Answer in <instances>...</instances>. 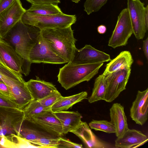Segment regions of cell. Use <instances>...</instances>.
<instances>
[{
    "label": "cell",
    "instance_id": "obj_1",
    "mask_svg": "<svg viewBox=\"0 0 148 148\" xmlns=\"http://www.w3.org/2000/svg\"><path fill=\"white\" fill-rule=\"evenodd\" d=\"M38 28L24 23L21 20L10 31L4 39L14 49L23 60V73L28 75L31 63L29 59L30 51L40 35Z\"/></svg>",
    "mask_w": 148,
    "mask_h": 148
},
{
    "label": "cell",
    "instance_id": "obj_2",
    "mask_svg": "<svg viewBox=\"0 0 148 148\" xmlns=\"http://www.w3.org/2000/svg\"><path fill=\"white\" fill-rule=\"evenodd\" d=\"M71 26L40 30L41 37L49 47L67 63L71 62L76 48L77 40L74 37Z\"/></svg>",
    "mask_w": 148,
    "mask_h": 148
},
{
    "label": "cell",
    "instance_id": "obj_3",
    "mask_svg": "<svg viewBox=\"0 0 148 148\" xmlns=\"http://www.w3.org/2000/svg\"><path fill=\"white\" fill-rule=\"evenodd\" d=\"M103 64L68 63L60 69L58 81L65 89H69L83 82L90 81L98 73Z\"/></svg>",
    "mask_w": 148,
    "mask_h": 148
},
{
    "label": "cell",
    "instance_id": "obj_4",
    "mask_svg": "<svg viewBox=\"0 0 148 148\" xmlns=\"http://www.w3.org/2000/svg\"><path fill=\"white\" fill-rule=\"evenodd\" d=\"M76 20V16L75 15H68L63 13L39 15L30 13L27 10L21 19L24 23L35 26L40 30L66 27L75 23Z\"/></svg>",
    "mask_w": 148,
    "mask_h": 148
},
{
    "label": "cell",
    "instance_id": "obj_5",
    "mask_svg": "<svg viewBox=\"0 0 148 148\" xmlns=\"http://www.w3.org/2000/svg\"><path fill=\"white\" fill-rule=\"evenodd\" d=\"M25 120L23 110L0 107V138L12 134L18 135Z\"/></svg>",
    "mask_w": 148,
    "mask_h": 148
},
{
    "label": "cell",
    "instance_id": "obj_6",
    "mask_svg": "<svg viewBox=\"0 0 148 148\" xmlns=\"http://www.w3.org/2000/svg\"><path fill=\"white\" fill-rule=\"evenodd\" d=\"M133 33L128 10L123 9L118 16L115 28L110 38L108 46L113 48L125 46Z\"/></svg>",
    "mask_w": 148,
    "mask_h": 148
},
{
    "label": "cell",
    "instance_id": "obj_7",
    "mask_svg": "<svg viewBox=\"0 0 148 148\" xmlns=\"http://www.w3.org/2000/svg\"><path fill=\"white\" fill-rule=\"evenodd\" d=\"M131 71V69H121L105 75L107 86L104 100L108 102H112L126 89Z\"/></svg>",
    "mask_w": 148,
    "mask_h": 148
},
{
    "label": "cell",
    "instance_id": "obj_8",
    "mask_svg": "<svg viewBox=\"0 0 148 148\" xmlns=\"http://www.w3.org/2000/svg\"><path fill=\"white\" fill-rule=\"evenodd\" d=\"M29 59L31 63L60 64L67 63L52 50L42 38L40 34L30 51Z\"/></svg>",
    "mask_w": 148,
    "mask_h": 148
},
{
    "label": "cell",
    "instance_id": "obj_9",
    "mask_svg": "<svg viewBox=\"0 0 148 148\" xmlns=\"http://www.w3.org/2000/svg\"><path fill=\"white\" fill-rule=\"evenodd\" d=\"M140 0H127V7L130 16L133 33L138 40L143 39L148 29L145 22L146 7Z\"/></svg>",
    "mask_w": 148,
    "mask_h": 148
},
{
    "label": "cell",
    "instance_id": "obj_10",
    "mask_svg": "<svg viewBox=\"0 0 148 148\" xmlns=\"http://www.w3.org/2000/svg\"><path fill=\"white\" fill-rule=\"evenodd\" d=\"M26 10L20 0H15L11 6L0 13V38L6 37L10 31L21 20Z\"/></svg>",
    "mask_w": 148,
    "mask_h": 148
},
{
    "label": "cell",
    "instance_id": "obj_11",
    "mask_svg": "<svg viewBox=\"0 0 148 148\" xmlns=\"http://www.w3.org/2000/svg\"><path fill=\"white\" fill-rule=\"evenodd\" d=\"M111 60L109 55L95 49L90 45H86L80 49L75 48L70 63L95 64L103 63Z\"/></svg>",
    "mask_w": 148,
    "mask_h": 148
},
{
    "label": "cell",
    "instance_id": "obj_12",
    "mask_svg": "<svg viewBox=\"0 0 148 148\" xmlns=\"http://www.w3.org/2000/svg\"><path fill=\"white\" fill-rule=\"evenodd\" d=\"M23 60L13 47L3 39L0 38V64L22 76Z\"/></svg>",
    "mask_w": 148,
    "mask_h": 148
},
{
    "label": "cell",
    "instance_id": "obj_13",
    "mask_svg": "<svg viewBox=\"0 0 148 148\" xmlns=\"http://www.w3.org/2000/svg\"><path fill=\"white\" fill-rule=\"evenodd\" d=\"M1 79L8 86L19 108L23 110L34 100L24 80H17L6 77Z\"/></svg>",
    "mask_w": 148,
    "mask_h": 148
},
{
    "label": "cell",
    "instance_id": "obj_14",
    "mask_svg": "<svg viewBox=\"0 0 148 148\" xmlns=\"http://www.w3.org/2000/svg\"><path fill=\"white\" fill-rule=\"evenodd\" d=\"M27 121L55 136L60 137L63 134L61 123L51 110L31 117Z\"/></svg>",
    "mask_w": 148,
    "mask_h": 148
},
{
    "label": "cell",
    "instance_id": "obj_15",
    "mask_svg": "<svg viewBox=\"0 0 148 148\" xmlns=\"http://www.w3.org/2000/svg\"><path fill=\"white\" fill-rule=\"evenodd\" d=\"M148 88L138 90L130 108V116L136 123L142 125L147 120L148 113Z\"/></svg>",
    "mask_w": 148,
    "mask_h": 148
},
{
    "label": "cell",
    "instance_id": "obj_16",
    "mask_svg": "<svg viewBox=\"0 0 148 148\" xmlns=\"http://www.w3.org/2000/svg\"><path fill=\"white\" fill-rule=\"evenodd\" d=\"M72 133L78 137L86 147L90 148H106L110 147L109 144L102 141L95 135L86 122L82 121L79 126Z\"/></svg>",
    "mask_w": 148,
    "mask_h": 148
},
{
    "label": "cell",
    "instance_id": "obj_17",
    "mask_svg": "<svg viewBox=\"0 0 148 148\" xmlns=\"http://www.w3.org/2000/svg\"><path fill=\"white\" fill-rule=\"evenodd\" d=\"M148 140L147 136L141 132L129 129L121 136L117 137L115 146L118 148H136L143 145Z\"/></svg>",
    "mask_w": 148,
    "mask_h": 148
},
{
    "label": "cell",
    "instance_id": "obj_18",
    "mask_svg": "<svg viewBox=\"0 0 148 148\" xmlns=\"http://www.w3.org/2000/svg\"><path fill=\"white\" fill-rule=\"evenodd\" d=\"M36 77V79H31L26 82L27 86L34 100L41 99L58 91L52 83Z\"/></svg>",
    "mask_w": 148,
    "mask_h": 148
},
{
    "label": "cell",
    "instance_id": "obj_19",
    "mask_svg": "<svg viewBox=\"0 0 148 148\" xmlns=\"http://www.w3.org/2000/svg\"><path fill=\"white\" fill-rule=\"evenodd\" d=\"M110 121L114 126L116 136L119 137L129 129L124 107L120 103H115L110 108Z\"/></svg>",
    "mask_w": 148,
    "mask_h": 148
},
{
    "label": "cell",
    "instance_id": "obj_20",
    "mask_svg": "<svg viewBox=\"0 0 148 148\" xmlns=\"http://www.w3.org/2000/svg\"><path fill=\"white\" fill-rule=\"evenodd\" d=\"M54 113L61 123L63 134L75 130L82 121V117L77 111H62Z\"/></svg>",
    "mask_w": 148,
    "mask_h": 148
},
{
    "label": "cell",
    "instance_id": "obj_21",
    "mask_svg": "<svg viewBox=\"0 0 148 148\" xmlns=\"http://www.w3.org/2000/svg\"><path fill=\"white\" fill-rule=\"evenodd\" d=\"M133 62L130 52L127 51H122L106 65L103 74L106 75L120 69H130Z\"/></svg>",
    "mask_w": 148,
    "mask_h": 148
},
{
    "label": "cell",
    "instance_id": "obj_22",
    "mask_svg": "<svg viewBox=\"0 0 148 148\" xmlns=\"http://www.w3.org/2000/svg\"><path fill=\"white\" fill-rule=\"evenodd\" d=\"M87 92L83 91L69 96H62L52 106L51 110L55 112L67 110L76 103L87 99Z\"/></svg>",
    "mask_w": 148,
    "mask_h": 148
},
{
    "label": "cell",
    "instance_id": "obj_23",
    "mask_svg": "<svg viewBox=\"0 0 148 148\" xmlns=\"http://www.w3.org/2000/svg\"><path fill=\"white\" fill-rule=\"evenodd\" d=\"M106 79L105 75L102 74L95 79L91 95L87 99L90 103L104 100L106 88Z\"/></svg>",
    "mask_w": 148,
    "mask_h": 148
},
{
    "label": "cell",
    "instance_id": "obj_24",
    "mask_svg": "<svg viewBox=\"0 0 148 148\" xmlns=\"http://www.w3.org/2000/svg\"><path fill=\"white\" fill-rule=\"evenodd\" d=\"M0 144L3 148H33L27 140L14 134L0 138Z\"/></svg>",
    "mask_w": 148,
    "mask_h": 148
},
{
    "label": "cell",
    "instance_id": "obj_25",
    "mask_svg": "<svg viewBox=\"0 0 148 148\" xmlns=\"http://www.w3.org/2000/svg\"><path fill=\"white\" fill-rule=\"evenodd\" d=\"M27 11L32 13L43 15L63 13L58 5L52 3L32 4Z\"/></svg>",
    "mask_w": 148,
    "mask_h": 148
},
{
    "label": "cell",
    "instance_id": "obj_26",
    "mask_svg": "<svg viewBox=\"0 0 148 148\" xmlns=\"http://www.w3.org/2000/svg\"><path fill=\"white\" fill-rule=\"evenodd\" d=\"M51 110V108L45 107L38 101L33 100L23 110L25 120Z\"/></svg>",
    "mask_w": 148,
    "mask_h": 148
},
{
    "label": "cell",
    "instance_id": "obj_27",
    "mask_svg": "<svg viewBox=\"0 0 148 148\" xmlns=\"http://www.w3.org/2000/svg\"><path fill=\"white\" fill-rule=\"evenodd\" d=\"M44 134V133L37 130L22 127L18 135L27 140L33 148H36V144L37 142Z\"/></svg>",
    "mask_w": 148,
    "mask_h": 148
},
{
    "label": "cell",
    "instance_id": "obj_28",
    "mask_svg": "<svg viewBox=\"0 0 148 148\" xmlns=\"http://www.w3.org/2000/svg\"><path fill=\"white\" fill-rule=\"evenodd\" d=\"M88 125L91 129L96 131H101L109 134L115 132L114 125L110 121L107 120L93 119L89 123Z\"/></svg>",
    "mask_w": 148,
    "mask_h": 148
},
{
    "label": "cell",
    "instance_id": "obj_29",
    "mask_svg": "<svg viewBox=\"0 0 148 148\" xmlns=\"http://www.w3.org/2000/svg\"><path fill=\"white\" fill-rule=\"evenodd\" d=\"M108 0H86L84 4V10L89 15L99 11Z\"/></svg>",
    "mask_w": 148,
    "mask_h": 148
},
{
    "label": "cell",
    "instance_id": "obj_30",
    "mask_svg": "<svg viewBox=\"0 0 148 148\" xmlns=\"http://www.w3.org/2000/svg\"><path fill=\"white\" fill-rule=\"evenodd\" d=\"M62 96L61 94L58 90L38 101L43 106L51 108Z\"/></svg>",
    "mask_w": 148,
    "mask_h": 148
},
{
    "label": "cell",
    "instance_id": "obj_31",
    "mask_svg": "<svg viewBox=\"0 0 148 148\" xmlns=\"http://www.w3.org/2000/svg\"><path fill=\"white\" fill-rule=\"evenodd\" d=\"M82 148L83 147L82 144L73 143L60 137H59L57 148Z\"/></svg>",
    "mask_w": 148,
    "mask_h": 148
},
{
    "label": "cell",
    "instance_id": "obj_32",
    "mask_svg": "<svg viewBox=\"0 0 148 148\" xmlns=\"http://www.w3.org/2000/svg\"><path fill=\"white\" fill-rule=\"evenodd\" d=\"M0 95L15 102L7 86L1 81H0Z\"/></svg>",
    "mask_w": 148,
    "mask_h": 148
},
{
    "label": "cell",
    "instance_id": "obj_33",
    "mask_svg": "<svg viewBox=\"0 0 148 148\" xmlns=\"http://www.w3.org/2000/svg\"><path fill=\"white\" fill-rule=\"evenodd\" d=\"M0 107L19 108L15 102L0 95Z\"/></svg>",
    "mask_w": 148,
    "mask_h": 148
},
{
    "label": "cell",
    "instance_id": "obj_34",
    "mask_svg": "<svg viewBox=\"0 0 148 148\" xmlns=\"http://www.w3.org/2000/svg\"><path fill=\"white\" fill-rule=\"evenodd\" d=\"M32 4L52 3L58 5L60 2V0H25Z\"/></svg>",
    "mask_w": 148,
    "mask_h": 148
},
{
    "label": "cell",
    "instance_id": "obj_35",
    "mask_svg": "<svg viewBox=\"0 0 148 148\" xmlns=\"http://www.w3.org/2000/svg\"><path fill=\"white\" fill-rule=\"evenodd\" d=\"M15 0H0V13L11 6Z\"/></svg>",
    "mask_w": 148,
    "mask_h": 148
},
{
    "label": "cell",
    "instance_id": "obj_36",
    "mask_svg": "<svg viewBox=\"0 0 148 148\" xmlns=\"http://www.w3.org/2000/svg\"><path fill=\"white\" fill-rule=\"evenodd\" d=\"M143 50L147 60L148 59V38L143 41Z\"/></svg>",
    "mask_w": 148,
    "mask_h": 148
},
{
    "label": "cell",
    "instance_id": "obj_37",
    "mask_svg": "<svg viewBox=\"0 0 148 148\" xmlns=\"http://www.w3.org/2000/svg\"><path fill=\"white\" fill-rule=\"evenodd\" d=\"M106 27L103 25H101L97 28V30L98 33L101 34H104L106 31Z\"/></svg>",
    "mask_w": 148,
    "mask_h": 148
},
{
    "label": "cell",
    "instance_id": "obj_38",
    "mask_svg": "<svg viewBox=\"0 0 148 148\" xmlns=\"http://www.w3.org/2000/svg\"><path fill=\"white\" fill-rule=\"evenodd\" d=\"M145 19L146 26L148 29V5L146 7V12L145 16Z\"/></svg>",
    "mask_w": 148,
    "mask_h": 148
},
{
    "label": "cell",
    "instance_id": "obj_39",
    "mask_svg": "<svg viewBox=\"0 0 148 148\" xmlns=\"http://www.w3.org/2000/svg\"><path fill=\"white\" fill-rule=\"evenodd\" d=\"M71 1L73 2L78 3L80 1V0H71Z\"/></svg>",
    "mask_w": 148,
    "mask_h": 148
},
{
    "label": "cell",
    "instance_id": "obj_40",
    "mask_svg": "<svg viewBox=\"0 0 148 148\" xmlns=\"http://www.w3.org/2000/svg\"><path fill=\"white\" fill-rule=\"evenodd\" d=\"M3 148V147L0 144V148Z\"/></svg>",
    "mask_w": 148,
    "mask_h": 148
}]
</instances>
